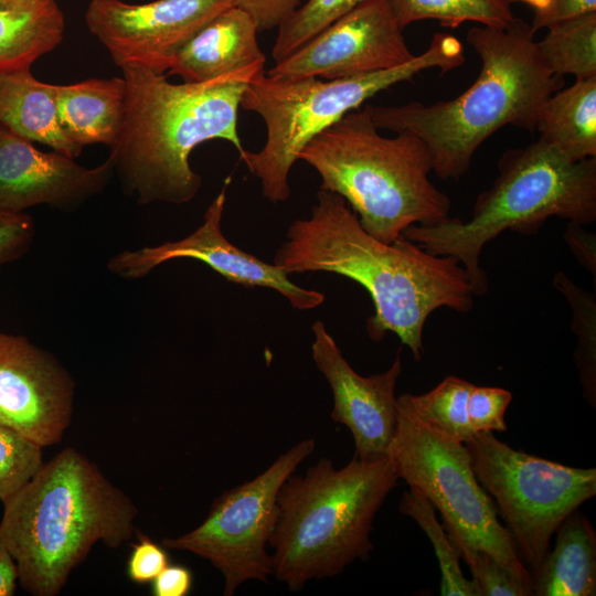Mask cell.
I'll return each mask as SVG.
<instances>
[{
	"label": "cell",
	"mask_w": 596,
	"mask_h": 596,
	"mask_svg": "<svg viewBox=\"0 0 596 596\" xmlns=\"http://www.w3.org/2000/svg\"><path fill=\"white\" fill-rule=\"evenodd\" d=\"M138 542L132 544L127 561V576L138 585L150 584L168 565L169 555L162 544L137 532Z\"/></svg>",
	"instance_id": "836d02e7"
},
{
	"label": "cell",
	"mask_w": 596,
	"mask_h": 596,
	"mask_svg": "<svg viewBox=\"0 0 596 596\" xmlns=\"http://www.w3.org/2000/svg\"><path fill=\"white\" fill-rule=\"evenodd\" d=\"M315 448L312 438L297 443L254 479L215 498L199 526L177 538H164L162 546L209 561L223 575L225 596L234 595L248 581L267 583L273 575L267 546L278 491Z\"/></svg>",
	"instance_id": "8fae6325"
},
{
	"label": "cell",
	"mask_w": 596,
	"mask_h": 596,
	"mask_svg": "<svg viewBox=\"0 0 596 596\" xmlns=\"http://www.w3.org/2000/svg\"><path fill=\"white\" fill-rule=\"evenodd\" d=\"M114 174L108 158L86 168L54 150L43 152L0 125V211L40 204L72 210L100 193Z\"/></svg>",
	"instance_id": "e0dca14e"
},
{
	"label": "cell",
	"mask_w": 596,
	"mask_h": 596,
	"mask_svg": "<svg viewBox=\"0 0 596 596\" xmlns=\"http://www.w3.org/2000/svg\"><path fill=\"white\" fill-rule=\"evenodd\" d=\"M56 102L60 123L75 145L110 147L124 121L126 82L124 77L89 78L57 85Z\"/></svg>",
	"instance_id": "44dd1931"
},
{
	"label": "cell",
	"mask_w": 596,
	"mask_h": 596,
	"mask_svg": "<svg viewBox=\"0 0 596 596\" xmlns=\"http://www.w3.org/2000/svg\"><path fill=\"white\" fill-rule=\"evenodd\" d=\"M75 382L47 351L21 334L0 332V424L42 447L58 444L71 424Z\"/></svg>",
	"instance_id": "9a60e30c"
},
{
	"label": "cell",
	"mask_w": 596,
	"mask_h": 596,
	"mask_svg": "<svg viewBox=\"0 0 596 596\" xmlns=\"http://www.w3.org/2000/svg\"><path fill=\"white\" fill-rule=\"evenodd\" d=\"M475 475L531 571L564 519L596 494V469L551 461L510 447L492 432L465 444ZM530 571V572H531Z\"/></svg>",
	"instance_id": "30bf717a"
},
{
	"label": "cell",
	"mask_w": 596,
	"mask_h": 596,
	"mask_svg": "<svg viewBox=\"0 0 596 596\" xmlns=\"http://www.w3.org/2000/svg\"><path fill=\"white\" fill-rule=\"evenodd\" d=\"M386 456L398 478L424 494L440 513L460 558L483 551L517 573L531 576L499 520L492 498L478 481L465 444L436 436L396 401Z\"/></svg>",
	"instance_id": "9c48e42d"
},
{
	"label": "cell",
	"mask_w": 596,
	"mask_h": 596,
	"mask_svg": "<svg viewBox=\"0 0 596 596\" xmlns=\"http://www.w3.org/2000/svg\"><path fill=\"white\" fill-rule=\"evenodd\" d=\"M308 219L287 228L274 264L287 274L326 272L360 284L374 312L366 332L374 341L394 333L416 361L424 353L423 331L429 315L448 308L473 307L470 278L451 256L433 255L404 235L386 244L369 234L345 200L334 192H317Z\"/></svg>",
	"instance_id": "6da1fadb"
},
{
	"label": "cell",
	"mask_w": 596,
	"mask_h": 596,
	"mask_svg": "<svg viewBox=\"0 0 596 596\" xmlns=\"http://www.w3.org/2000/svg\"><path fill=\"white\" fill-rule=\"evenodd\" d=\"M554 547L531 571L536 596L596 595V532L578 509L556 530Z\"/></svg>",
	"instance_id": "ffe728a7"
},
{
	"label": "cell",
	"mask_w": 596,
	"mask_h": 596,
	"mask_svg": "<svg viewBox=\"0 0 596 596\" xmlns=\"http://www.w3.org/2000/svg\"><path fill=\"white\" fill-rule=\"evenodd\" d=\"M464 62L461 41L449 33H435L427 50L409 62L365 75L285 79L270 77L263 70L243 93L241 107L262 117L266 142L259 151L244 150L240 159L259 180L269 202H285L291 193L290 170L318 134L384 89L412 81L423 71L438 68L444 74Z\"/></svg>",
	"instance_id": "ba28073f"
},
{
	"label": "cell",
	"mask_w": 596,
	"mask_h": 596,
	"mask_svg": "<svg viewBox=\"0 0 596 596\" xmlns=\"http://www.w3.org/2000/svg\"><path fill=\"white\" fill-rule=\"evenodd\" d=\"M258 32L252 17L232 6L182 46L167 74L178 75L185 83H200L266 62Z\"/></svg>",
	"instance_id": "ac0fdd59"
},
{
	"label": "cell",
	"mask_w": 596,
	"mask_h": 596,
	"mask_svg": "<svg viewBox=\"0 0 596 596\" xmlns=\"http://www.w3.org/2000/svg\"><path fill=\"white\" fill-rule=\"evenodd\" d=\"M19 583L18 567L0 535V596H12Z\"/></svg>",
	"instance_id": "f35d334b"
},
{
	"label": "cell",
	"mask_w": 596,
	"mask_h": 596,
	"mask_svg": "<svg viewBox=\"0 0 596 596\" xmlns=\"http://www.w3.org/2000/svg\"><path fill=\"white\" fill-rule=\"evenodd\" d=\"M475 596H531L532 577L509 568L489 553L476 551L465 558Z\"/></svg>",
	"instance_id": "4dcf8cb0"
},
{
	"label": "cell",
	"mask_w": 596,
	"mask_h": 596,
	"mask_svg": "<svg viewBox=\"0 0 596 596\" xmlns=\"http://www.w3.org/2000/svg\"><path fill=\"white\" fill-rule=\"evenodd\" d=\"M265 62L200 83L172 84L137 64L121 66L126 107L108 159L124 189L139 204H184L202 178L190 164L201 143L222 139L244 152L237 121L243 93Z\"/></svg>",
	"instance_id": "7a4b0ae2"
},
{
	"label": "cell",
	"mask_w": 596,
	"mask_h": 596,
	"mask_svg": "<svg viewBox=\"0 0 596 596\" xmlns=\"http://www.w3.org/2000/svg\"><path fill=\"white\" fill-rule=\"evenodd\" d=\"M56 89L57 85L38 81L31 67L0 71V125L75 159L83 149L68 138L60 123Z\"/></svg>",
	"instance_id": "d6986e66"
},
{
	"label": "cell",
	"mask_w": 596,
	"mask_h": 596,
	"mask_svg": "<svg viewBox=\"0 0 596 596\" xmlns=\"http://www.w3.org/2000/svg\"><path fill=\"white\" fill-rule=\"evenodd\" d=\"M64 33L56 0H0V71L31 67Z\"/></svg>",
	"instance_id": "7402d4cb"
},
{
	"label": "cell",
	"mask_w": 596,
	"mask_h": 596,
	"mask_svg": "<svg viewBox=\"0 0 596 596\" xmlns=\"http://www.w3.org/2000/svg\"><path fill=\"white\" fill-rule=\"evenodd\" d=\"M232 6L230 0H92L85 20L119 67L137 64L164 74L182 46Z\"/></svg>",
	"instance_id": "7c38bea8"
},
{
	"label": "cell",
	"mask_w": 596,
	"mask_h": 596,
	"mask_svg": "<svg viewBox=\"0 0 596 596\" xmlns=\"http://www.w3.org/2000/svg\"><path fill=\"white\" fill-rule=\"evenodd\" d=\"M472 386L461 377L448 375L429 392L418 395L404 393L396 401L436 436L466 444L475 436L467 414Z\"/></svg>",
	"instance_id": "cb8c5ba5"
},
{
	"label": "cell",
	"mask_w": 596,
	"mask_h": 596,
	"mask_svg": "<svg viewBox=\"0 0 596 596\" xmlns=\"http://www.w3.org/2000/svg\"><path fill=\"white\" fill-rule=\"evenodd\" d=\"M153 596H187L192 588L193 576L183 565H168L151 583Z\"/></svg>",
	"instance_id": "74e56055"
},
{
	"label": "cell",
	"mask_w": 596,
	"mask_h": 596,
	"mask_svg": "<svg viewBox=\"0 0 596 596\" xmlns=\"http://www.w3.org/2000/svg\"><path fill=\"white\" fill-rule=\"evenodd\" d=\"M402 30L391 0H368L265 73L285 79H339L394 68L415 56Z\"/></svg>",
	"instance_id": "4fadbf2b"
},
{
	"label": "cell",
	"mask_w": 596,
	"mask_h": 596,
	"mask_svg": "<svg viewBox=\"0 0 596 596\" xmlns=\"http://www.w3.org/2000/svg\"><path fill=\"white\" fill-rule=\"evenodd\" d=\"M34 233L29 214L0 211V266L23 256L32 245Z\"/></svg>",
	"instance_id": "d6a6232c"
},
{
	"label": "cell",
	"mask_w": 596,
	"mask_h": 596,
	"mask_svg": "<svg viewBox=\"0 0 596 596\" xmlns=\"http://www.w3.org/2000/svg\"><path fill=\"white\" fill-rule=\"evenodd\" d=\"M554 287L566 298L572 310L571 327L577 337L574 362L578 369L583 396L596 406V298L563 272L553 278Z\"/></svg>",
	"instance_id": "83f0119b"
},
{
	"label": "cell",
	"mask_w": 596,
	"mask_h": 596,
	"mask_svg": "<svg viewBox=\"0 0 596 596\" xmlns=\"http://www.w3.org/2000/svg\"><path fill=\"white\" fill-rule=\"evenodd\" d=\"M236 8L248 13L258 31L277 28L292 11L301 6V0H230Z\"/></svg>",
	"instance_id": "e575fe53"
},
{
	"label": "cell",
	"mask_w": 596,
	"mask_h": 596,
	"mask_svg": "<svg viewBox=\"0 0 596 596\" xmlns=\"http://www.w3.org/2000/svg\"><path fill=\"white\" fill-rule=\"evenodd\" d=\"M43 447L0 424V501L18 493L40 470Z\"/></svg>",
	"instance_id": "f546056e"
},
{
	"label": "cell",
	"mask_w": 596,
	"mask_h": 596,
	"mask_svg": "<svg viewBox=\"0 0 596 596\" xmlns=\"http://www.w3.org/2000/svg\"><path fill=\"white\" fill-rule=\"evenodd\" d=\"M538 53L545 66L560 77L596 76V11L555 22L547 28Z\"/></svg>",
	"instance_id": "d4e9b609"
},
{
	"label": "cell",
	"mask_w": 596,
	"mask_h": 596,
	"mask_svg": "<svg viewBox=\"0 0 596 596\" xmlns=\"http://www.w3.org/2000/svg\"><path fill=\"white\" fill-rule=\"evenodd\" d=\"M391 4L402 29L428 19L447 28L465 22L505 28L515 19L505 0H391Z\"/></svg>",
	"instance_id": "484cf974"
},
{
	"label": "cell",
	"mask_w": 596,
	"mask_h": 596,
	"mask_svg": "<svg viewBox=\"0 0 596 596\" xmlns=\"http://www.w3.org/2000/svg\"><path fill=\"white\" fill-rule=\"evenodd\" d=\"M398 479L387 456H353L341 468L322 457L304 475L291 473L278 491L268 541L276 579L298 592L311 579L337 576L354 561H366L374 518Z\"/></svg>",
	"instance_id": "5b68a950"
},
{
	"label": "cell",
	"mask_w": 596,
	"mask_h": 596,
	"mask_svg": "<svg viewBox=\"0 0 596 596\" xmlns=\"http://www.w3.org/2000/svg\"><path fill=\"white\" fill-rule=\"evenodd\" d=\"M498 172L477 196L467 222L448 216L403 232L427 253L456 258L475 296H483L489 287L481 251L502 232L532 235L552 216L582 225L596 220V158L572 160L540 138L502 153Z\"/></svg>",
	"instance_id": "8992f818"
},
{
	"label": "cell",
	"mask_w": 596,
	"mask_h": 596,
	"mask_svg": "<svg viewBox=\"0 0 596 596\" xmlns=\"http://www.w3.org/2000/svg\"><path fill=\"white\" fill-rule=\"evenodd\" d=\"M230 183L231 177H227L207 206L203 223L194 232L179 241L123 251L107 262L109 272L131 280L145 277L172 259L192 258L204 263L228 281L274 289L294 309L304 311L319 307L324 301L322 292L297 286L284 268L242 251L224 236L221 223Z\"/></svg>",
	"instance_id": "5bb4252c"
},
{
	"label": "cell",
	"mask_w": 596,
	"mask_h": 596,
	"mask_svg": "<svg viewBox=\"0 0 596 596\" xmlns=\"http://www.w3.org/2000/svg\"><path fill=\"white\" fill-rule=\"evenodd\" d=\"M311 329L312 360L332 392L331 419L352 434L354 457L362 460L385 457L395 427L401 350L385 372L362 376L344 359L322 321L313 322Z\"/></svg>",
	"instance_id": "2e32d148"
},
{
	"label": "cell",
	"mask_w": 596,
	"mask_h": 596,
	"mask_svg": "<svg viewBox=\"0 0 596 596\" xmlns=\"http://www.w3.org/2000/svg\"><path fill=\"white\" fill-rule=\"evenodd\" d=\"M584 225L568 222L564 232V241L572 254L596 279V235L583 227Z\"/></svg>",
	"instance_id": "8d00e7d4"
},
{
	"label": "cell",
	"mask_w": 596,
	"mask_h": 596,
	"mask_svg": "<svg viewBox=\"0 0 596 596\" xmlns=\"http://www.w3.org/2000/svg\"><path fill=\"white\" fill-rule=\"evenodd\" d=\"M512 394L505 389L473 385L467 401L469 424L475 432H505V412Z\"/></svg>",
	"instance_id": "1f68e13d"
},
{
	"label": "cell",
	"mask_w": 596,
	"mask_h": 596,
	"mask_svg": "<svg viewBox=\"0 0 596 596\" xmlns=\"http://www.w3.org/2000/svg\"><path fill=\"white\" fill-rule=\"evenodd\" d=\"M535 130L572 160L596 158V76L576 78L552 94L538 113Z\"/></svg>",
	"instance_id": "603a6c76"
},
{
	"label": "cell",
	"mask_w": 596,
	"mask_h": 596,
	"mask_svg": "<svg viewBox=\"0 0 596 596\" xmlns=\"http://www.w3.org/2000/svg\"><path fill=\"white\" fill-rule=\"evenodd\" d=\"M2 504L0 535L19 584L34 596L57 595L97 542L110 549L128 542L138 514L131 499L73 447L44 462Z\"/></svg>",
	"instance_id": "277c9868"
},
{
	"label": "cell",
	"mask_w": 596,
	"mask_h": 596,
	"mask_svg": "<svg viewBox=\"0 0 596 596\" xmlns=\"http://www.w3.org/2000/svg\"><path fill=\"white\" fill-rule=\"evenodd\" d=\"M592 11H596V0H550L544 9L534 11L530 25L535 33L555 22Z\"/></svg>",
	"instance_id": "d590c367"
},
{
	"label": "cell",
	"mask_w": 596,
	"mask_h": 596,
	"mask_svg": "<svg viewBox=\"0 0 596 596\" xmlns=\"http://www.w3.org/2000/svg\"><path fill=\"white\" fill-rule=\"evenodd\" d=\"M398 510L419 525L434 546L440 570V595L475 596L471 581L461 571L460 554L428 499L417 489L409 488L404 491Z\"/></svg>",
	"instance_id": "4316f807"
},
{
	"label": "cell",
	"mask_w": 596,
	"mask_h": 596,
	"mask_svg": "<svg viewBox=\"0 0 596 596\" xmlns=\"http://www.w3.org/2000/svg\"><path fill=\"white\" fill-rule=\"evenodd\" d=\"M299 160L321 178V190L342 196L362 227L390 244L414 224L449 216L451 201L428 178L432 159L409 132L380 135L366 106L345 114L301 150Z\"/></svg>",
	"instance_id": "52a82bcc"
},
{
	"label": "cell",
	"mask_w": 596,
	"mask_h": 596,
	"mask_svg": "<svg viewBox=\"0 0 596 596\" xmlns=\"http://www.w3.org/2000/svg\"><path fill=\"white\" fill-rule=\"evenodd\" d=\"M505 1H508L510 4L512 2L525 3L528 6H531L534 9V11L544 9L550 2V0H505Z\"/></svg>",
	"instance_id": "ab89813d"
},
{
	"label": "cell",
	"mask_w": 596,
	"mask_h": 596,
	"mask_svg": "<svg viewBox=\"0 0 596 596\" xmlns=\"http://www.w3.org/2000/svg\"><path fill=\"white\" fill-rule=\"evenodd\" d=\"M368 0H308L278 26L272 50L275 63L285 60L315 35Z\"/></svg>",
	"instance_id": "f1b7e54d"
},
{
	"label": "cell",
	"mask_w": 596,
	"mask_h": 596,
	"mask_svg": "<svg viewBox=\"0 0 596 596\" xmlns=\"http://www.w3.org/2000/svg\"><path fill=\"white\" fill-rule=\"evenodd\" d=\"M531 25L515 18L508 26L477 25L466 34L481 60L472 85L454 99L424 105H365L379 129L409 132L427 147L432 168L457 180L470 168L477 149L507 125L535 130L543 103L562 88L541 60Z\"/></svg>",
	"instance_id": "3957f363"
}]
</instances>
